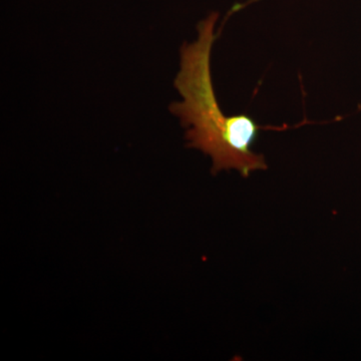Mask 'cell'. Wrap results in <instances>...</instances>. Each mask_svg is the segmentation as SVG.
I'll return each mask as SVG.
<instances>
[{
    "label": "cell",
    "instance_id": "6da1fadb",
    "mask_svg": "<svg viewBox=\"0 0 361 361\" xmlns=\"http://www.w3.org/2000/svg\"><path fill=\"white\" fill-rule=\"evenodd\" d=\"M218 16L213 13L202 20L196 42L183 44L174 82L183 99L171 104L170 111L186 128L189 147L211 157L213 173L235 169L248 177L254 171L267 169L264 157L252 151L262 127L246 114L226 116L218 103L211 75Z\"/></svg>",
    "mask_w": 361,
    "mask_h": 361
}]
</instances>
